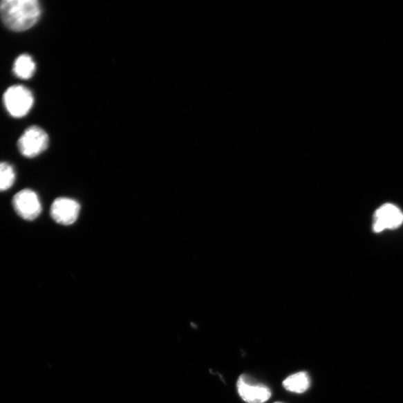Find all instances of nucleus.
Returning a JSON list of instances; mask_svg holds the SVG:
<instances>
[{
  "label": "nucleus",
  "instance_id": "f257e3e1",
  "mask_svg": "<svg viewBox=\"0 0 403 403\" xmlns=\"http://www.w3.org/2000/svg\"><path fill=\"white\" fill-rule=\"evenodd\" d=\"M41 6L37 0H3L0 2V18L8 29L14 32L29 30L41 15Z\"/></svg>",
  "mask_w": 403,
  "mask_h": 403
},
{
  "label": "nucleus",
  "instance_id": "f03ea898",
  "mask_svg": "<svg viewBox=\"0 0 403 403\" xmlns=\"http://www.w3.org/2000/svg\"><path fill=\"white\" fill-rule=\"evenodd\" d=\"M34 102L32 91L20 84L9 87L4 93L5 108L8 113L15 118H22L29 114Z\"/></svg>",
  "mask_w": 403,
  "mask_h": 403
},
{
  "label": "nucleus",
  "instance_id": "7ed1b4c3",
  "mask_svg": "<svg viewBox=\"0 0 403 403\" xmlns=\"http://www.w3.org/2000/svg\"><path fill=\"white\" fill-rule=\"evenodd\" d=\"M49 143V136L45 131L39 126H32L19 138L17 147L24 157L32 158L43 153Z\"/></svg>",
  "mask_w": 403,
  "mask_h": 403
},
{
  "label": "nucleus",
  "instance_id": "20e7f679",
  "mask_svg": "<svg viewBox=\"0 0 403 403\" xmlns=\"http://www.w3.org/2000/svg\"><path fill=\"white\" fill-rule=\"evenodd\" d=\"M241 398L247 403H265L272 395L270 389L264 384L256 382L248 375L242 374L237 381Z\"/></svg>",
  "mask_w": 403,
  "mask_h": 403
},
{
  "label": "nucleus",
  "instance_id": "39448f33",
  "mask_svg": "<svg viewBox=\"0 0 403 403\" xmlns=\"http://www.w3.org/2000/svg\"><path fill=\"white\" fill-rule=\"evenodd\" d=\"M15 212L26 221H34L42 211L41 204L37 194L30 189L19 191L13 198Z\"/></svg>",
  "mask_w": 403,
  "mask_h": 403
},
{
  "label": "nucleus",
  "instance_id": "423d86ee",
  "mask_svg": "<svg viewBox=\"0 0 403 403\" xmlns=\"http://www.w3.org/2000/svg\"><path fill=\"white\" fill-rule=\"evenodd\" d=\"M80 212V205L73 199L60 198L56 199L51 206L53 219L64 226H69L77 221Z\"/></svg>",
  "mask_w": 403,
  "mask_h": 403
},
{
  "label": "nucleus",
  "instance_id": "0eeeda50",
  "mask_svg": "<svg viewBox=\"0 0 403 403\" xmlns=\"http://www.w3.org/2000/svg\"><path fill=\"white\" fill-rule=\"evenodd\" d=\"M376 222L374 224V231L380 232L386 229H395L403 222V214L392 204L382 206L376 212Z\"/></svg>",
  "mask_w": 403,
  "mask_h": 403
},
{
  "label": "nucleus",
  "instance_id": "6e6552de",
  "mask_svg": "<svg viewBox=\"0 0 403 403\" xmlns=\"http://www.w3.org/2000/svg\"><path fill=\"white\" fill-rule=\"evenodd\" d=\"M283 386L289 392L303 393L310 388L311 379L306 371H301L288 377Z\"/></svg>",
  "mask_w": 403,
  "mask_h": 403
},
{
  "label": "nucleus",
  "instance_id": "1a4fd4ad",
  "mask_svg": "<svg viewBox=\"0 0 403 403\" xmlns=\"http://www.w3.org/2000/svg\"><path fill=\"white\" fill-rule=\"evenodd\" d=\"M36 64L32 56L28 54L19 55L13 65V73L21 79H31L35 73Z\"/></svg>",
  "mask_w": 403,
  "mask_h": 403
},
{
  "label": "nucleus",
  "instance_id": "9d476101",
  "mask_svg": "<svg viewBox=\"0 0 403 403\" xmlns=\"http://www.w3.org/2000/svg\"><path fill=\"white\" fill-rule=\"evenodd\" d=\"M16 179L14 167L8 163L0 162V191L11 189Z\"/></svg>",
  "mask_w": 403,
  "mask_h": 403
},
{
  "label": "nucleus",
  "instance_id": "9b49d317",
  "mask_svg": "<svg viewBox=\"0 0 403 403\" xmlns=\"http://www.w3.org/2000/svg\"><path fill=\"white\" fill-rule=\"evenodd\" d=\"M274 403H284V402H276Z\"/></svg>",
  "mask_w": 403,
  "mask_h": 403
}]
</instances>
